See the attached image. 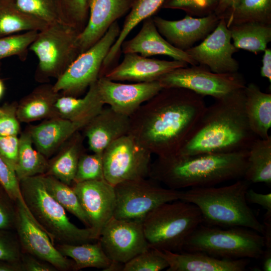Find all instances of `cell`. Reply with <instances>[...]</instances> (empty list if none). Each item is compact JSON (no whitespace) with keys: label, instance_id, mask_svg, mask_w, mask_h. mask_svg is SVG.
I'll return each mask as SVG.
<instances>
[{"label":"cell","instance_id":"obj_1","mask_svg":"<svg viewBox=\"0 0 271 271\" xmlns=\"http://www.w3.org/2000/svg\"><path fill=\"white\" fill-rule=\"evenodd\" d=\"M204 96L163 88L129 116V134L157 157L179 152L206 107Z\"/></svg>","mask_w":271,"mask_h":271},{"label":"cell","instance_id":"obj_2","mask_svg":"<svg viewBox=\"0 0 271 271\" xmlns=\"http://www.w3.org/2000/svg\"><path fill=\"white\" fill-rule=\"evenodd\" d=\"M257 138L246 118L243 88L206 106L177 154L191 156L247 150Z\"/></svg>","mask_w":271,"mask_h":271},{"label":"cell","instance_id":"obj_3","mask_svg":"<svg viewBox=\"0 0 271 271\" xmlns=\"http://www.w3.org/2000/svg\"><path fill=\"white\" fill-rule=\"evenodd\" d=\"M248 150L227 153L157 157L151 163L148 177L167 188L179 190L205 187L243 178Z\"/></svg>","mask_w":271,"mask_h":271},{"label":"cell","instance_id":"obj_4","mask_svg":"<svg viewBox=\"0 0 271 271\" xmlns=\"http://www.w3.org/2000/svg\"><path fill=\"white\" fill-rule=\"evenodd\" d=\"M250 184L241 178L223 187L190 188L182 191L180 200L199 208L202 224L224 228L245 227L262 235L263 225L248 205L245 197Z\"/></svg>","mask_w":271,"mask_h":271},{"label":"cell","instance_id":"obj_5","mask_svg":"<svg viewBox=\"0 0 271 271\" xmlns=\"http://www.w3.org/2000/svg\"><path fill=\"white\" fill-rule=\"evenodd\" d=\"M22 195L33 220L55 243L80 244L94 242L90 228L72 223L65 209L47 191L42 175L20 181Z\"/></svg>","mask_w":271,"mask_h":271},{"label":"cell","instance_id":"obj_6","mask_svg":"<svg viewBox=\"0 0 271 271\" xmlns=\"http://www.w3.org/2000/svg\"><path fill=\"white\" fill-rule=\"evenodd\" d=\"M201 224L199 208L181 200L160 205L143 221L150 247L172 252L182 251L187 237Z\"/></svg>","mask_w":271,"mask_h":271},{"label":"cell","instance_id":"obj_7","mask_svg":"<svg viewBox=\"0 0 271 271\" xmlns=\"http://www.w3.org/2000/svg\"><path fill=\"white\" fill-rule=\"evenodd\" d=\"M264 249L263 236L253 230L201 224L187 237L182 251L202 252L219 258L258 259Z\"/></svg>","mask_w":271,"mask_h":271},{"label":"cell","instance_id":"obj_8","mask_svg":"<svg viewBox=\"0 0 271 271\" xmlns=\"http://www.w3.org/2000/svg\"><path fill=\"white\" fill-rule=\"evenodd\" d=\"M80 31L59 22L39 31L29 47L37 56L38 80L58 78L80 54L77 38Z\"/></svg>","mask_w":271,"mask_h":271},{"label":"cell","instance_id":"obj_9","mask_svg":"<svg viewBox=\"0 0 271 271\" xmlns=\"http://www.w3.org/2000/svg\"><path fill=\"white\" fill-rule=\"evenodd\" d=\"M114 188L113 217L142 222L160 205L180 200L182 194V191L164 188L149 177L123 182L115 185Z\"/></svg>","mask_w":271,"mask_h":271},{"label":"cell","instance_id":"obj_10","mask_svg":"<svg viewBox=\"0 0 271 271\" xmlns=\"http://www.w3.org/2000/svg\"><path fill=\"white\" fill-rule=\"evenodd\" d=\"M120 28L114 23L94 45L80 54L53 85L57 93L76 97L99 77L103 61L119 36Z\"/></svg>","mask_w":271,"mask_h":271},{"label":"cell","instance_id":"obj_11","mask_svg":"<svg viewBox=\"0 0 271 271\" xmlns=\"http://www.w3.org/2000/svg\"><path fill=\"white\" fill-rule=\"evenodd\" d=\"M158 81L163 88H185L215 99L243 89L246 84L243 76L238 72L217 73L201 65L175 69L161 76Z\"/></svg>","mask_w":271,"mask_h":271},{"label":"cell","instance_id":"obj_12","mask_svg":"<svg viewBox=\"0 0 271 271\" xmlns=\"http://www.w3.org/2000/svg\"><path fill=\"white\" fill-rule=\"evenodd\" d=\"M152 155L129 134L118 139L102 153L104 179L114 186L123 182L148 178Z\"/></svg>","mask_w":271,"mask_h":271},{"label":"cell","instance_id":"obj_13","mask_svg":"<svg viewBox=\"0 0 271 271\" xmlns=\"http://www.w3.org/2000/svg\"><path fill=\"white\" fill-rule=\"evenodd\" d=\"M98 240L107 257L125 263L150 247L143 222L113 217L102 229Z\"/></svg>","mask_w":271,"mask_h":271},{"label":"cell","instance_id":"obj_14","mask_svg":"<svg viewBox=\"0 0 271 271\" xmlns=\"http://www.w3.org/2000/svg\"><path fill=\"white\" fill-rule=\"evenodd\" d=\"M238 50L231 42L230 31L222 19L201 43L185 52L197 65L206 66L213 72L224 74L238 72V62L233 57Z\"/></svg>","mask_w":271,"mask_h":271},{"label":"cell","instance_id":"obj_15","mask_svg":"<svg viewBox=\"0 0 271 271\" xmlns=\"http://www.w3.org/2000/svg\"><path fill=\"white\" fill-rule=\"evenodd\" d=\"M15 228L22 251L47 262L57 270H74V261L63 256L48 235L29 216L22 204L17 201Z\"/></svg>","mask_w":271,"mask_h":271},{"label":"cell","instance_id":"obj_16","mask_svg":"<svg viewBox=\"0 0 271 271\" xmlns=\"http://www.w3.org/2000/svg\"><path fill=\"white\" fill-rule=\"evenodd\" d=\"M72 187L87 218L96 240L105 224L113 217L115 207L114 186L105 179L74 183Z\"/></svg>","mask_w":271,"mask_h":271},{"label":"cell","instance_id":"obj_17","mask_svg":"<svg viewBox=\"0 0 271 271\" xmlns=\"http://www.w3.org/2000/svg\"><path fill=\"white\" fill-rule=\"evenodd\" d=\"M97 85L103 103L128 117L163 88L158 81L125 84L104 76L98 79Z\"/></svg>","mask_w":271,"mask_h":271},{"label":"cell","instance_id":"obj_18","mask_svg":"<svg viewBox=\"0 0 271 271\" xmlns=\"http://www.w3.org/2000/svg\"><path fill=\"white\" fill-rule=\"evenodd\" d=\"M159 33L174 47L183 51L203 41L217 27L220 19L213 14L204 17L195 18L187 15L176 21L153 18Z\"/></svg>","mask_w":271,"mask_h":271},{"label":"cell","instance_id":"obj_19","mask_svg":"<svg viewBox=\"0 0 271 271\" xmlns=\"http://www.w3.org/2000/svg\"><path fill=\"white\" fill-rule=\"evenodd\" d=\"M132 0H88L87 23L79 34L80 54L98 41L109 27L131 8Z\"/></svg>","mask_w":271,"mask_h":271},{"label":"cell","instance_id":"obj_20","mask_svg":"<svg viewBox=\"0 0 271 271\" xmlns=\"http://www.w3.org/2000/svg\"><path fill=\"white\" fill-rule=\"evenodd\" d=\"M188 65L178 60H159L137 53H125L121 63L103 76L114 81L152 82L158 81L161 76L175 69Z\"/></svg>","mask_w":271,"mask_h":271},{"label":"cell","instance_id":"obj_21","mask_svg":"<svg viewBox=\"0 0 271 271\" xmlns=\"http://www.w3.org/2000/svg\"><path fill=\"white\" fill-rule=\"evenodd\" d=\"M129 117L121 114L109 106L103 107L83 127L89 150L102 154L118 139L128 134Z\"/></svg>","mask_w":271,"mask_h":271},{"label":"cell","instance_id":"obj_22","mask_svg":"<svg viewBox=\"0 0 271 271\" xmlns=\"http://www.w3.org/2000/svg\"><path fill=\"white\" fill-rule=\"evenodd\" d=\"M121 50L123 54L137 53L146 57L165 55L191 66L197 65L185 51L174 47L159 33L152 17L144 21L140 31L134 37L123 42Z\"/></svg>","mask_w":271,"mask_h":271},{"label":"cell","instance_id":"obj_23","mask_svg":"<svg viewBox=\"0 0 271 271\" xmlns=\"http://www.w3.org/2000/svg\"><path fill=\"white\" fill-rule=\"evenodd\" d=\"M167 261V271H244L247 258H219L200 251L160 250Z\"/></svg>","mask_w":271,"mask_h":271},{"label":"cell","instance_id":"obj_24","mask_svg":"<svg viewBox=\"0 0 271 271\" xmlns=\"http://www.w3.org/2000/svg\"><path fill=\"white\" fill-rule=\"evenodd\" d=\"M84 126L81 123L53 117L31 126L28 131L35 148L48 158Z\"/></svg>","mask_w":271,"mask_h":271},{"label":"cell","instance_id":"obj_25","mask_svg":"<svg viewBox=\"0 0 271 271\" xmlns=\"http://www.w3.org/2000/svg\"><path fill=\"white\" fill-rule=\"evenodd\" d=\"M104 105L96 81L82 98L60 94L55 103L56 117L85 125L101 110Z\"/></svg>","mask_w":271,"mask_h":271},{"label":"cell","instance_id":"obj_26","mask_svg":"<svg viewBox=\"0 0 271 271\" xmlns=\"http://www.w3.org/2000/svg\"><path fill=\"white\" fill-rule=\"evenodd\" d=\"M244 109L249 126L260 139H267L271 127V94L262 91L254 83L244 88Z\"/></svg>","mask_w":271,"mask_h":271},{"label":"cell","instance_id":"obj_27","mask_svg":"<svg viewBox=\"0 0 271 271\" xmlns=\"http://www.w3.org/2000/svg\"><path fill=\"white\" fill-rule=\"evenodd\" d=\"M60 93L53 85L39 86L26 96L17 106V116L21 122H30L56 117L55 103Z\"/></svg>","mask_w":271,"mask_h":271},{"label":"cell","instance_id":"obj_28","mask_svg":"<svg viewBox=\"0 0 271 271\" xmlns=\"http://www.w3.org/2000/svg\"><path fill=\"white\" fill-rule=\"evenodd\" d=\"M82 136L76 132L64 144L58 154L48 162L44 175L53 176L71 186L74 181L79 159L83 152Z\"/></svg>","mask_w":271,"mask_h":271},{"label":"cell","instance_id":"obj_29","mask_svg":"<svg viewBox=\"0 0 271 271\" xmlns=\"http://www.w3.org/2000/svg\"><path fill=\"white\" fill-rule=\"evenodd\" d=\"M165 0H137L126 16L116 41L105 57L102 66L107 71L121 50L123 42L130 32L141 22L152 16L162 6Z\"/></svg>","mask_w":271,"mask_h":271},{"label":"cell","instance_id":"obj_30","mask_svg":"<svg viewBox=\"0 0 271 271\" xmlns=\"http://www.w3.org/2000/svg\"><path fill=\"white\" fill-rule=\"evenodd\" d=\"M55 246L64 256L74 261V270L94 267L105 270L111 260L103 250L99 241L80 244L55 243Z\"/></svg>","mask_w":271,"mask_h":271},{"label":"cell","instance_id":"obj_31","mask_svg":"<svg viewBox=\"0 0 271 271\" xmlns=\"http://www.w3.org/2000/svg\"><path fill=\"white\" fill-rule=\"evenodd\" d=\"M228 28L232 43L238 49L257 54L263 52L271 42V24L248 22L232 25Z\"/></svg>","mask_w":271,"mask_h":271},{"label":"cell","instance_id":"obj_32","mask_svg":"<svg viewBox=\"0 0 271 271\" xmlns=\"http://www.w3.org/2000/svg\"><path fill=\"white\" fill-rule=\"evenodd\" d=\"M243 178L253 183L271 184V136L256 139L248 149L247 167Z\"/></svg>","mask_w":271,"mask_h":271},{"label":"cell","instance_id":"obj_33","mask_svg":"<svg viewBox=\"0 0 271 271\" xmlns=\"http://www.w3.org/2000/svg\"><path fill=\"white\" fill-rule=\"evenodd\" d=\"M46 158L33 147L27 131L19 137V147L15 172L19 181L23 179L44 175L48 167Z\"/></svg>","mask_w":271,"mask_h":271},{"label":"cell","instance_id":"obj_34","mask_svg":"<svg viewBox=\"0 0 271 271\" xmlns=\"http://www.w3.org/2000/svg\"><path fill=\"white\" fill-rule=\"evenodd\" d=\"M225 21L228 28L248 22L271 24V0H237Z\"/></svg>","mask_w":271,"mask_h":271},{"label":"cell","instance_id":"obj_35","mask_svg":"<svg viewBox=\"0 0 271 271\" xmlns=\"http://www.w3.org/2000/svg\"><path fill=\"white\" fill-rule=\"evenodd\" d=\"M42 176L45 187L52 197L66 211L77 218L86 227L89 228L87 218L72 186L63 183L53 176L45 175Z\"/></svg>","mask_w":271,"mask_h":271},{"label":"cell","instance_id":"obj_36","mask_svg":"<svg viewBox=\"0 0 271 271\" xmlns=\"http://www.w3.org/2000/svg\"><path fill=\"white\" fill-rule=\"evenodd\" d=\"M48 24L12 7L0 9V37L21 32L40 31Z\"/></svg>","mask_w":271,"mask_h":271},{"label":"cell","instance_id":"obj_37","mask_svg":"<svg viewBox=\"0 0 271 271\" xmlns=\"http://www.w3.org/2000/svg\"><path fill=\"white\" fill-rule=\"evenodd\" d=\"M60 21L80 32L88 19V0H54Z\"/></svg>","mask_w":271,"mask_h":271},{"label":"cell","instance_id":"obj_38","mask_svg":"<svg viewBox=\"0 0 271 271\" xmlns=\"http://www.w3.org/2000/svg\"><path fill=\"white\" fill-rule=\"evenodd\" d=\"M38 32L30 31L0 37V59L18 56L22 61L25 60L29 47L35 40Z\"/></svg>","mask_w":271,"mask_h":271},{"label":"cell","instance_id":"obj_39","mask_svg":"<svg viewBox=\"0 0 271 271\" xmlns=\"http://www.w3.org/2000/svg\"><path fill=\"white\" fill-rule=\"evenodd\" d=\"M21 11L49 25L60 22L54 0H14Z\"/></svg>","mask_w":271,"mask_h":271},{"label":"cell","instance_id":"obj_40","mask_svg":"<svg viewBox=\"0 0 271 271\" xmlns=\"http://www.w3.org/2000/svg\"><path fill=\"white\" fill-rule=\"evenodd\" d=\"M168 266L159 250L150 247L124 263L122 271H161Z\"/></svg>","mask_w":271,"mask_h":271},{"label":"cell","instance_id":"obj_41","mask_svg":"<svg viewBox=\"0 0 271 271\" xmlns=\"http://www.w3.org/2000/svg\"><path fill=\"white\" fill-rule=\"evenodd\" d=\"M104 179L102 154L83 153L80 156L73 183Z\"/></svg>","mask_w":271,"mask_h":271},{"label":"cell","instance_id":"obj_42","mask_svg":"<svg viewBox=\"0 0 271 271\" xmlns=\"http://www.w3.org/2000/svg\"><path fill=\"white\" fill-rule=\"evenodd\" d=\"M219 2V0H165L162 7L182 10L188 15L201 18L214 14Z\"/></svg>","mask_w":271,"mask_h":271},{"label":"cell","instance_id":"obj_43","mask_svg":"<svg viewBox=\"0 0 271 271\" xmlns=\"http://www.w3.org/2000/svg\"><path fill=\"white\" fill-rule=\"evenodd\" d=\"M0 184L9 197L15 203L20 202L29 216L31 215L28 210L22 195L20 181L15 170L0 157Z\"/></svg>","mask_w":271,"mask_h":271},{"label":"cell","instance_id":"obj_44","mask_svg":"<svg viewBox=\"0 0 271 271\" xmlns=\"http://www.w3.org/2000/svg\"><path fill=\"white\" fill-rule=\"evenodd\" d=\"M22 253L18 236L9 230H0V261L20 262Z\"/></svg>","mask_w":271,"mask_h":271},{"label":"cell","instance_id":"obj_45","mask_svg":"<svg viewBox=\"0 0 271 271\" xmlns=\"http://www.w3.org/2000/svg\"><path fill=\"white\" fill-rule=\"evenodd\" d=\"M17 106L0 107V136H18L19 134L20 125L16 113Z\"/></svg>","mask_w":271,"mask_h":271},{"label":"cell","instance_id":"obj_46","mask_svg":"<svg viewBox=\"0 0 271 271\" xmlns=\"http://www.w3.org/2000/svg\"><path fill=\"white\" fill-rule=\"evenodd\" d=\"M19 147V137L18 136H0V157L15 170Z\"/></svg>","mask_w":271,"mask_h":271},{"label":"cell","instance_id":"obj_47","mask_svg":"<svg viewBox=\"0 0 271 271\" xmlns=\"http://www.w3.org/2000/svg\"><path fill=\"white\" fill-rule=\"evenodd\" d=\"M17 207H14L8 199L0 195V230L15 228Z\"/></svg>","mask_w":271,"mask_h":271},{"label":"cell","instance_id":"obj_48","mask_svg":"<svg viewBox=\"0 0 271 271\" xmlns=\"http://www.w3.org/2000/svg\"><path fill=\"white\" fill-rule=\"evenodd\" d=\"M22 271H55L56 268L49 263L22 251L21 257Z\"/></svg>","mask_w":271,"mask_h":271},{"label":"cell","instance_id":"obj_49","mask_svg":"<svg viewBox=\"0 0 271 271\" xmlns=\"http://www.w3.org/2000/svg\"><path fill=\"white\" fill-rule=\"evenodd\" d=\"M247 202L260 205L266 210L264 219H271V193L262 194L249 189L246 192Z\"/></svg>","mask_w":271,"mask_h":271},{"label":"cell","instance_id":"obj_50","mask_svg":"<svg viewBox=\"0 0 271 271\" xmlns=\"http://www.w3.org/2000/svg\"><path fill=\"white\" fill-rule=\"evenodd\" d=\"M237 0H219L214 14L220 19L226 20Z\"/></svg>","mask_w":271,"mask_h":271},{"label":"cell","instance_id":"obj_51","mask_svg":"<svg viewBox=\"0 0 271 271\" xmlns=\"http://www.w3.org/2000/svg\"><path fill=\"white\" fill-rule=\"evenodd\" d=\"M262 66L260 73L261 77L267 78L271 82V49L266 48L263 51Z\"/></svg>","mask_w":271,"mask_h":271},{"label":"cell","instance_id":"obj_52","mask_svg":"<svg viewBox=\"0 0 271 271\" xmlns=\"http://www.w3.org/2000/svg\"><path fill=\"white\" fill-rule=\"evenodd\" d=\"M0 271H22L21 262L0 261Z\"/></svg>","mask_w":271,"mask_h":271},{"label":"cell","instance_id":"obj_53","mask_svg":"<svg viewBox=\"0 0 271 271\" xmlns=\"http://www.w3.org/2000/svg\"><path fill=\"white\" fill-rule=\"evenodd\" d=\"M262 257V270L264 271L271 270V248L264 249Z\"/></svg>","mask_w":271,"mask_h":271},{"label":"cell","instance_id":"obj_54","mask_svg":"<svg viewBox=\"0 0 271 271\" xmlns=\"http://www.w3.org/2000/svg\"><path fill=\"white\" fill-rule=\"evenodd\" d=\"M4 86L2 81L0 80V98L3 94Z\"/></svg>","mask_w":271,"mask_h":271}]
</instances>
